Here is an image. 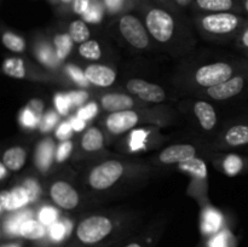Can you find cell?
Listing matches in <instances>:
<instances>
[{
  "label": "cell",
  "instance_id": "obj_54",
  "mask_svg": "<svg viewBox=\"0 0 248 247\" xmlns=\"http://www.w3.org/2000/svg\"><path fill=\"white\" fill-rule=\"evenodd\" d=\"M244 6H245V10H246V12L248 14V0H245Z\"/></svg>",
  "mask_w": 248,
  "mask_h": 247
},
{
  "label": "cell",
  "instance_id": "obj_25",
  "mask_svg": "<svg viewBox=\"0 0 248 247\" xmlns=\"http://www.w3.org/2000/svg\"><path fill=\"white\" fill-rule=\"evenodd\" d=\"M69 35L75 43H85L90 36V29L84 21H73L69 26Z\"/></svg>",
  "mask_w": 248,
  "mask_h": 247
},
{
  "label": "cell",
  "instance_id": "obj_35",
  "mask_svg": "<svg viewBox=\"0 0 248 247\" xmlns=\"http://www.w3.org/2000/svg\"><path fill=\"white\" fill-rule=\"evenodd\" d=\"M39 58H40L41 62L47 65H55L58 60L57 56L53 55L52 50L50 47H47V46H43L39 50Z\"/></svg>",
  "mask_w": 248,
  "mask_h": 247
},
{
  "label": "cell",
  "instance_id": "obj_42",
  "mask_svg": "<svg viewBox=\"0 0 248 247\" xmlns=\"http://www.w3.org/2000/svg\"><path fill=\"white\" fill-rule=\"evenodd\" d=\"M96 113H97V104L90 103L78 111V116H79L80 119H82V120H89V119L93 118Z\"/></svg>",
  "mask_w": 248,
  "mask_h": 247
},
{
  "label": "cell",
  "instance_id": "obj_38",
  "mask_svg": "<svg viewBox=\"0 0 248 247\" xmlns=\"http://www.w3.org/2000/svg\"><path fill=\"white\" fill-rule=\"evenodd\" d=\"M67 72L69 73L70 77H72L79 85H81V86H87V85H89L90 81L87 80L86 75H85V73H82L79 68L74 67V65H69V67L67 68Z\"/></svg>",
  "mask_w": 248,
  "mask_h": 247
},
{
  "label": "cell",
  "instance_id": "obj_39",
  "mask_svg": "<svg viewBox=\"0 0 248 247\" xmlns=\"http://www.w3.org/2000/svg\"><path fill=\"white\" fill-rule=\"evenodd\" d=\"M229 232H220V234L216 235V236L211 240L208 247H229Z\"/></svg>",
  "mask_w": 248,
  "mask_h": 247
},
{
  "label": "cell",
  "instance_id": "obj_20",
  "mask_svg": "<svg viewBox=\"0 0 248 247\" xmlns=\"http://www.w3.org/2000/svg\"><path fill=\"white\" fill-rule=\"evenodd\" d=\"M179 167L183 171L189 172V173L194 174V176L199 177V178H205L207 176V167H206V164L202 160L198 159L195 156L186 160L183 162H179Z\"/></svg>",
  "mask_w": 248,
  "mask_h": 247
},
{
  "label": "cell",
  "instance_id": "obj_6",
  "mask_svg": "<svg viewBox=\"0 0 248 247\" xmlns=\"http://www.w3.org/2000/svg\"><path fill=\"white\" fill-rule=\"evenodd\" d=\"M239 16L230 12H216V14L207 15L201 21L205 31L215 34L230 33L239 27Z\"/></svg>",
  "mask_w": 248,
  "mask_h": 247
},
{
  "label": "cell",
  "instance_id": "obj_19",
  "mask_svg": "<svg viewBox=\"0 0 248 247\" xmlns=\"http://www.w3.org/2000/svg\"><path fill=\"white\" fill-rule=\"evenodd\" d=\"M19 235L29 240H38L45 235V228L41 222L28 219L22 224Z\"/></svg>",
  "mask_w": 248,
  "mask_h": 247
},
{
  "label": "cell",
  "instance_id": "obj_10",
  "mask_svg": "<svg viewBox=\"0 0 248 247\" xmlns=\"http://www.w3.org/2000/svg\"><path fill=\"white\" fill-rule=\"evenodd\" d=\"M245 86V79L242 77H234L223 84L216 85V86L208 87L207 93L212 98L223 101V99L232 98L242 91Z\"/></svg>",
  "mask_w": 248,
  "mask_h": 247
},
{
  "label": "cell",
  "instance_id": "obj_17",
  "mask_svg": "<svg viewBox=\"0 0 248 247\" xmlns=\"http://www.w3.org/2000/svg\"><path fill=\"white\" fill-rule=\"evenodd\" d=\"M81 145L87 152H96L103 147V135L96 127H91L87 130L82 137Z\"/></svg>",
  "mask_w": 248,
  "mask_h": 247
},
{
  "label": "cell",
  "instance_id": "obj_44",
  "mask_svg": "<svg viewBox=\"0 0 248 247\" xmlns=\"http://www.w3.org/2000/svg\"><path fill=\"white\" fill-rule=\"evenodd\" d=\"M70 102L74 106H81L85 101L87 99V93L84 91H73L70 93H68Z\"/></svg>",
  "mask_w": 248,
  "mask_h": 247
},
{
  "label": "cell",
  "instance_id": "obj_24",
  "mask_svg": "<svg viewBox=\"0 0 248 247\" xmlns=\"http://www.w3.org/2000/svg\"><path fill=\"white\" fill-rule=\"evenodd\" d=\"M53 154V143L51 140H44L38 148V155H36V161H38V166L40 167L43 171H45L51 164V159H52Z\"/></svg>",
  "mask_w": 248,
  "mask_h": 247
},
{
  "label": "cell",
  "instance_id": "obj_48",
  "mask_svg": "<svg viewBox=\"0 0 248 247\" xmlns=\"http://www.w3.org/2000/svg\"><path fill=\"white\" fill-rule=\"evenodd\" d=\"M124 1L125 0H104V4H106L107 9L111 12L119 11V10L123 7Z\"/></svg>",
  "mask_w": 248,
  "mask_h": 247
},
{
  "label": "cell",
  "instance_id": "obj_12",
  "mask_svg": "<svg viewBox=\"0 0 248 247\" xmlns=\"http://www.w3.org/2000/svg\"><path fill=\"white\" fill-rule=\"evenodd\" d=\"M195 156V148L189 144H177L166 148L160 154V160L164 164L183 162Z\"/></svg>",
  "mask_w": 248,
  "mask_h": 247
},
{
  "label": "cell",
  "instance_id": "obj_2",
  "mask_svg": "<svg viewBox=\"0 0 248 247\" xmlns=\"http://www.w3.org/2000/svg\"><path fill=\"white\" fill-rule=\"evenodd\" d=\"M145 26L148 31L160 43H166L173 35V17L162 9H152L145 16Z\"/></svg>",
  "mask_w": 248,
  "mask_h": 247
},
{
  "label": "cell",
  "instance_id": "obj_53",
  "mask_svg": "<svg viewBox=\"0 0 248 247\" xmlns=\"http://www.w3.org/2000/svg\"><path fill=\"white\" fill-rule=\"evenodd\" d=\"M126 247H142V246H140V244H136V242H133V244L127 245V246H126Z\"/></svg>",
  "mask_w": 248,
  "mask_h": 247
},
{
  "label": "cell",
  "instance_id": "obj_56",
  "mask_svg": "<svg viewBox=\"0 0 248 247\" xmlns=\"http://www.w3.org/2000/svg\"><path fill=\"white\" fill-rule=\"evenodd\" d=\"M63 2H69V1H72V0H62Z\"/></svg>",
  "mask_w": 248,
  "mask_h": 247
},
{
  "label": "cell",
  "instance_id": "obj_28",
  "mask_svg": "<svg viewBox=\"0 0 248 247\" xmlns=\"http://www.w3.org/2000/svg\"><path fill=\"white\" fill-rule=\"evenodd\" d=\"M31 219V213L21 212L15 215L14 217L10 218L6 223V230L12 235H17L21 232V227L26 220Z\"/></svg>",
  "mask_w": 248,
  "mask_h": 247
},
{
  "label": "cell",
  "instance_id": "obj_37",
  "mask_svg": "<svg viewBox=\"0 0 248 247\" xmlns=\"http://www.w3.org/2000/svg\"><path fill=\"white\" fill-rule=\"evenodd\" d=\"M55 103L57 110L60 111L61 114H63V115H65V114H68V111H69L72 102H70L68 94H57L55 98Z\"/></svg>",
  "mask_w": 248,
  "mask_h": 247
},
{
  "label": "cell",
  "instance_id": "obj_15",
  "mask_svg": "<svg viewBox=\"0 0 248 247\" xmlns=\"http://www.w3.org/2000/svg\"><path fill=\"white\" fill-rule=\"evenodd\" d=\"M194 113L196 114L201 126L205 130L210 131L215 127L216 123H217V116H216L215 109L210 103H207V102H198L194 106Z\"/></svg>",
  "mask_w": 248,
  "mask_h": 247
},
{
  "label": "cell",
  "instance_id": "obj_45",
  "mask_svg": "<svg viewBox=\"0 0 248 247\" xmlns=\"http://www.w3.org/2000/svg\"><path fill=\"white\" fill-rule=\"evenodd\" d=\"M72 130L73 127L72 125H70V123H63L62 125L58 127L57 133H56V135H57V137L60 138V139L67 140L68 138L72 136Z\"/></svg>",
  "mask_w": 248,
  "mask_h": 247
},
{
  "label": "cell",
  "instance_id": "obj_16",
  "mask_svg": "<svg viewBox=\"0 0 248 247\" xmlns=\"http://www.w3.org/2000/svg\"><path fill=\"white\" fill-rule=\"evenodd\" d=\"M26 150L21 147L10 148L2 156V164L11 171H18L26 162Z\"/></svg>",
  "mask_w": 248,
  "mask_h": 247
},
{
  "label": "cell",
  "instance_id": "obj_33",
  "mask_svg": "<svg viewBox=\"0 0 248 247\" xmlns=\"http://www.w3.org/2000/svg\"><path fill=\"white\" fill-rule=\"evenodd\" d=\"M148 133L144 130H137L133 131L132 135H131V140H130V147L133 152L136 150H140L144 148L145 139H147Z\"/></svg>",
  "mask_w": 248,
  "mask_h": 247
},
{
  "label": "cell",
  "instance_id": "obj_23",
  "mask_svg": "<svg viewBox=\"0 0 248 247\" xmlns=\"http://www.w3.org/2000/svg\"><path fill=\"white\" fill-rule=\"evenodd\" d=\"M2 70L6 75L16 79H22L26 77V68L23 61L19 58H7L2 64Z\"/></svg>",
  "mask_w": 248,
  "mask_h": 247
},
{
  "label": "cell",
  "instance_id": "obj_21",
  "mask_svg": "<svg viewBox=\"0 0 248 247\" xmlns=\"http://www.w3.org/2000/svg\"><path fill=\"white\" fill-rule=\"evenodd\" d=\"M223 218L217 211L207 210L203 215L202 220V230L205 234H213L217 232L222 227Z\"/></svg>",
  "mask_w": 248,
  "mask_h": 247
},
{
  "label": "cell",
  "instance_id": "obj_11",
  "mask_svg": "<svg viewBox=\"0 0 248 247\" xmlns=\"http://www.w3.org/2000/svg\"><path fill=\"white\" fill-rule=\"evenodd\" d=\"M87 80L101 87H108L115 81L116 74L111 68L103 64H91L85 70Z\"/></svg>",
  "mask_w": 248,
  "mask_h": 247
},
{
  "label": "cell",
  "instance_id": "obj_51",
  "mask_svg": "<svg viewBox=\"0 0 248 247\" xmlns=\"http://www.w3.org/2000/svg\"><path fill=\"white\" fill-rule=\"evenodd\" d=\"M191 1H193V0H176V2L179 6H188Z\"/></svg>",
  "mask_w": 248,
  "mask_h": 247
},
{
  "label": "cell",
  "instance_id": "obj_31",
  "mask_svg": "<svg viewBox=\"0 0 248 247\" xmlns=\"http://www.w3.org/2000/svg\"><path fill=\"white\" fill-rule=\"evenodd\" d=\"M102 17H103V9L97 2H92L90 9L82 15L84 21L90 22V23H97V22L101 21Z\"/></svg>",
  "mask_w": 248,
  "mask_h": 247
},
{
  "label": "cell",
  "instance_id": "obj_36",
  "mask_svg": "<svg viewBox=\"0 0 248 247\" xmlns=\"http://www.w3.org/2000/svg\"><path fill=\"white\" fill-rule=\"evenodd\" d=\"M39 119L40 118L36 116L29 107L24 109L21 114V123L23 124L24 126H27V127H34V126L39 123Z\"/></svg>",
  "mask_w": 248,
  "mask_h": 247
},
{
  "label": "cell",
  "instance_id": "obj_46",
  "mask_svg": "<svg viewBox=\"0 0 248 247\" xmlns=\"http://www.w3.org/2000/svg\"><path fill=\"white\" fill-rule=\"evenodd\" d=\"M23 186L27 189V191H28L31 200H34V199L38 196L39 186H38V184L35 183V182H34V181H27L26 184H24Z\"/></svg>",
  "mask_w": 248,
  "mask_h": 247
},
{
  "label": "cell",
  "instance_id": "obj_13",
  "mask_svg": "<svg viewBox=\"0 0 248 247\" xmlns=\"http://www.w3.org/2000/svg\"><path fill=\"white\" fill-rule=\"evenodd\" d=\"M0 201H1V210L14 211L26 205L28 201H31V198L24 186H18L10 193L2 191Z\"/></svg>",
  "mask_w": 248,
  "mask_h": 247
},
{
  "label": "cell",
  "instance_id": "obj_29",
  "mask_svg": "<svg viewBox=\"0 0 248 247\" xmlns=\"http://www.w3.org/2000/svg\"><path fill=\"white\" fill-rule=\"evenodd\" d=\"M2 43L9 50L14 51V52H22L26 48V43L23 39L12 33H5L2 36Z\"/></svg>",
  "mask_w": 248,
  "mask_h": 247
},
{
  "label": "cell",
  "instance_id": "obj_3",
  "mask_svg": "<svg viewBox=\"0 0 248 247\" xmlns=\"http://www.w3.org/2000/svg\"><path fill=\"white\" fill-rule=\"evenodd\" d=\"M124 173V166L119 161H107L98 165L91 171L90 185L94 189H107L113 185Z\"/></svg>",
  "mask_w": 248,
  "mask_h": 247
},
{
  "label": "cell",
  "instance_id": "obj_41",
  "mask_svg": "<svg viewBox=\"0 0 248 247\" xmlns=\"http://www.w3.org/2000/svg\"><path fill=\"white\" fill-rule=\"evenodd\" d=\"M57 119H58L57 115H56L53 111L47 113L45 116H44L43 121L40 123V130L43 131V132H46V131L51 130V128L56 125V123H57Z\"/></svg>",
  "mask_w": 248,
  "mask_h": 247
},
{
  "label": "cell",
  "instance_id": "obj_40",
  "mask_svg": "<svg viewBox=\"0 0 248 247\" xmlns=\"http://www.w3.org/2000/svg\"><path fill=\"white\" fill-rule=\"evenodd\" d=\"M72 149H73V144L69 142V140H65V142H63L62 144L58 147L57 154H56V157H57L58 161L60 162L64 161V160L70 155Z\"/></svg>",
  "mask_w": 248,
  "mask_h": 247
},
{
  "label": "cell",
  "instance_id": "obj_9",
  "mask_svg": "<svg viewBox=\"0 0 248 247\" xmlns=\"http://www.w3.org/2000/svg\"><path fill=\"white\" fill-rule=\"evenodd\" d=\"M138 123V115L136 111L123 110L110 114L107 119V127L114 135H120L130 130Z\"/></svg>",
  "mask_w": 248,
  "mask_h": 247
},
{
  "label": "cell",
  "instance_id": "obj_47",
  "mask_svg": "<svg viewBox=\"0 0 248 247\" xmlns=\"http://www.w3.org/2000/svg\"><path fill=\"white\" fill-rule=\"evenodd\" d=\"M29 108L31 109V111H33L36 116L40 118L41 113H43L44 103L40 101V99H31V101L29 102Z\"/></svg>",
  "mask_w": 248,
  "mask_h": 247
},
{
  "label": "cell",
  "instance_id": "obj_43",
  "mask_svg": "<svg viewBox=\"0 0 248 247\" xmlns=\"http://www.w3.org/2000/svg\"><path fill=\"white\" fill-rule=\"evenodd\" d=\"M92 4V0H74L73 2V9L74 12L78 15H84L87 10L90 9Z\"/></svg>",
  "mask_w": 248,
  "mask_h": 247
},
{
  "label": "cell",
  "instance_id": "obj_22",
  "mask_svg": "<svg viewBox=\"0 0 248 247\" xmlns=\"http://www.w3.org/2000/svg\"><path fill=\"white\" fill-rule=\"evenodd\" d=\"M198 6L205 11L224 12L234 6V0H195Z\"/></svg>",
  "mask_w": 248,
  "mask_h": 247
},
{
  "label": "cell",
  "instance_id": "obj_26",
  "mask_svg": "<svg viewBox=\"0 0 248 247\" xmlns=\"http://www.w3.org/2000/svg\"><path fill=\"white\" fill-rule=\"evenodd\" d=\"M56 46V56L58 60H64L69 55L73 46V39L69 34H61L55 38Z\"/></svg>",
  "mask_w": 248,
  "mask_h": 247
},
{
  "label": "cell",
  "instance_id": "obj_18",
  "mask_svg": "<svg viewBox=\"0 0 248 247\" xmlns=\"http://www.w3.org/2000/svg\"><path fill=\"white\" fill-rule=\"evenodd\" d=\"M225 140L232 147L248 144V125L232 126L225 135Z\"/></svg>",
  "mask_w": 248,
  "mask_h": 247
},
{
  "label": "cell",
  "instance_id": "obj_14",
  "mask_svg": "<svg viewBox=\"0 0 248 247\" xmlns=\"http://www.w3.org/2000/svg\"><path fill=\"white\" fill-rule=\"evenodd\" d=\"M102 106L110 113L130 110L133 107V99L127 94L109 93L102 98Z\"/></svg>",
  "mask_w": 248,
  "mask_h": 247
},
{
  "label": "cell",
  "instance_id": "obj_30",
  "mask_svg": "<svg viewBox=\"0 0 248 247\" xmlns=\"http://www.w3.org/2000/svg\"><path fill=\"white\" fill-rule=\"evenodd\" d=\"M70 224L68 223H60L55 222L53 224L50 225V236L51 239L55 240V241H61V240L64 239V236L70 232Z\"/></svg>",
  "mask_w": 248,
  "mask_h": 247
},
{
  "label": "cell",
  "instance_id": "obj_34",
  "mask_svg": "<svg viewBox=\"0 0 248 247\" xmlns=\"http://www.w3.org/2000/svg\"><path fill=\"white\" fill-rule=\"evenodd\" d=\"M39 219L44 225H51L57 219V211L53 207H44L39 213Z\"/></svg>",
  "mask_w": 248,
  "mask_h": 247
},
{
  "label": "cell",
  "instance_id": "obj_27",
  "mask_svg": "<svg viewBox=\"0 0 248 247\" xmlns=\"http://www.w3.org/2000/svg\"><path fill=\"white\" fill-rule=\"evenodd\" d=\"M79 52L87 60H98L102 53L99 44L94 40H87L82 43L79 47Z\"/></svg>",
  "mask_w": 248,
  "mask_h": 247
},
{
  "label": "cell",
  "instance_id": "obj_49",
  "mask_svg": "<svg viewBox=\"0 0 248 247\" xmlns=\"http://www.w3.org/2000/svg\"><path fill=\"white\" fill-rule=\"evenodd\" d=\"M70 125H72L73 130L74 131H82L85 128V120H82V119H80L79 116L78 118H73L72 120H70Z\"/></svg>",
  "mask_w": 248,
  "mask_h": 247
},
{
  "label": "cell",
  "instance_id": "obj_7",
  "mask_svg": "<svg viewBox=\"0 0 248 247\" xmlns=\"http://www.w3.org/2000/svg\"><path fill=\"white\" fill-rule=\"evenodd\" d=\"M127 90L140 99L160 103L165 99V91L156 84H150L142 79H132L127 82Z\"/></svg>",
  "mask_w": 248,
  "mask_h": 247
},
{
  "label": "cell",
  "instance_id": "obj_55",
  "mask_svg": "<svg viewBox=\"0 0 248 247\" xmlns=\"http://www.w3.org/2000/svg\"><path fill=\"white\" fill-rule=\"evenodd\" d=\"M2 247H19L17 245H6V246H2Z\"/></svg>",
  "mask_w": 248,
  "mask_h": 247
},
{
  "label": "cell",
  "instance_id": "obj_50",
  "mask_svg": "<svg viewBox=\"0 0 248 247\" xmlns=\"http://www.w3.org/2000/svg\"><path fill=\"white\" fill-rule=\"evenodd\" d=\"M241 41H242V45H244L245 47L248 48V28L244 31V34H242Z\"/></svg>",
  "mask_w": 248,
  "mask_h": 247
},
{
  "label": "cell",
  "instance_id": "obj_32",
  "mask_svg": "<svg viewBox=\"0 0 248 247\" xmlns=\"http://www.w3.org/2000/svg\"><path fill=\"white\" fill-rule=\"evenodd\" d=\"M242 169V160L236 155H230L224 161V170L229 176H235Z\"/></svg>",
  "mask_w": 248,
  "mask_h": 247
},
{
  "label": "cell",
  "instance_id": "obj_4",
  "mask_svg": "<svg viewBox=\"0 0 248 247\" xmlns=\"http://www.w3.org/2000/svg\"><path fill=\"white\" fill-rule=\"evenodd\" d=\"M119 28L124 38L135 47L144 48L149 43L145 27L133 15H125L121 17L119 22Z\"/></svg>",
  "mask_w": 248,
  "mask_h": 247
},
{
  "label": "cell",
  "instance_id": "obj_8",
  "mask_svg": "<svg viewBox=\"0 0 248 247\" xmlns=\"http://www.w3.org/2000/svg\"><path fill=\"white\" fill-rule=\"evenodd\" d=\"M51 198L57 205L65 210H72L79 203V195L77 190L70 184L63 181L56 182L51 186Z\"/></svg>",
  "mask_w": 248,
  "mask_h": 247
},
{
  "label": "cell",
  "instance_id": "obj_1",
  "mask_svg": "<svg viewBox=\"0 0 248 247\" xmlns=\"http://www.w3.org/2000/svg\"><path fill=\"white\" fill-rule=\"evenodd\" d=\"M111 230H113V224L108 218L102 216H92L80 223L77 235L81 242L92 245L102 241L104 237L110 234Z\"/></svg>",
  "mask_w": 248,
  "mask_h": 247
},
{
  "label": "cell",
  "instance_id": "obj_5",
  "mask_svg": "<svg viewBox=\"0 0 248 247\" xmlns=\"http://www.w3.org/2000/svg\"><path fill=\"white\" fill-rule=\"evenodd\" d=\"M232 68L227 63H213L203 65L196 72L195 79L201 86L212 87L232 79Z\"/></svg>",
  "mask_w": 248,
  "mask_h": 247
},
{
  "label": "cell",
  "instance_id": "obj_52",
  "mask_svg": "<svg viewBox=\"0 0 248 247\" xmlns=\"http://www.w3.org/2000/svg\"><path fill=\"white\" fill-rule=\"evenodd\" d=\"M5 165L4 164H1V166H0V172H1V173H0V176H1V178H4L5 177V173H6V170H5Z\"/></svg>",
  "mask_w": 248,
  "mask_h": 247
}]
</instances>
